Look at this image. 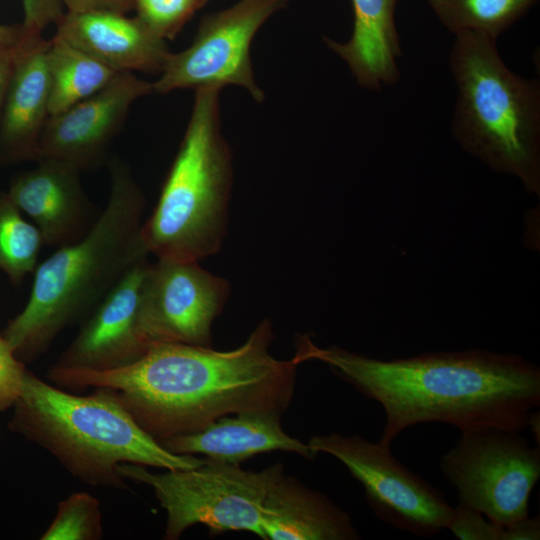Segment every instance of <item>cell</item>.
<instances>
[{"mask_svg":"<svg viewBox=\"0 0 540 540\" xmlns=\"http://www.w3.org/2000/svg\"><path fill=\"white\" fill-rule=\"evenodd\" d=\"M273 325L262 320L239 347L218 351L180 343H152L136 362L111 371L52 366L47 379L71 391L110 389L137 425L156 441L202 429L229 414H282L294 395L295 356L270 353Z\"/></svg>","mask_w":540,"mask_h":540,"instance_id":"1","label":"cell"},{"mask_svg":"<svg viewBox=\"0 0 540 540\" xmlns=\"http://www.w3.org/2000/svg\"><path fill=\"white\" fill-rule=\"evenodd\" d=\"M300 363L316 360L384 409L378 441L390 448L404 429L441 422L461 432L500 428L521 432L540 405V369L514 354L469 350L379 360L338 346L295 343Z\"/></svg>","mask_w":540,"mask_h":540,"instance_id":"2","label":"cell"},{"mask_svg":"<svg viewBox=\"0 0 540 540\" xmlns=\"http://www.w3.org/2000/svg\"><path fill=\"white\" fill-rule=\"evenodd\" d=\"M110 194L79 240L38 264L29 299L3 335L23 363L43 355L67 327L83 322L114 286L150 255L142 239L144 194L130 167L109 162Z\"/></svg>","mask_w":540,"mask_h":540,"instance_id":"3","label":"cell"},{"mask_svg":"<svg viewBox=\"0 0 540 540\" xmlns=\"http://www.w3.org/2000/svg\"><path fill=\"white\" fill-rule=\"evenodd\" d=\"M8 428L49 454L80 482L128 490L118 466L165 470L198 467L207 458L178 455L143 431L106 387L89 395L69 393L28 369Z\"/></svg>","mask_w":540,"mask_h":540,"instance_id":"4","label":"cell"},{"mask_svg":"<svg viewBox=\"0 0 540 540\" xmlns=\"http://www.w3.org/2000/svg\"><path fill=\"white\" fill-rule=\"evenodd\" d=\"M218 88L195 90L191 115L142 239L159 259L198 261L222 247L229 220L232 156L220 126Z\"/></svg>","mask_w":540,"mask_h":540,"instance_id":"5","label":"cell"},{"mask_svg":"<svg viewBox=\"0 0 540 540\" xmlns=\"http://www.w3.org/2000/svg\"><path fill=\"white\" fill-rule=\"evenodd\" d=\"M449 67L457 95L452 130L458 142L494 168L539 183L540 83L511 71L496 40L455 34Z\"/></svg>","mask_w":540,"mask_h":540,"instance_id":"6","label":"cell"},{"mask_svg":"<svg viewBox=\"0 0 540 540\" xmlns=\"http://www.w3.org/2000/svg\"><path fill=\"white\" fill-rule=\"evenodd\" d=\"M118 470L126 480L145 484L154 491L166 512L165 540L179 539L196 524L207 526L213 534L247 531L263 539L265 501L284 473L280 463L252 471L208 458L198 467L163 473L131 463L120 464Z\"/></svg>","mask_w":540,"mask_h":540,"instance_id":"7","label":"cell"},{"mask_svg":"<svg viewBox=\"0 0 540 540\" xmlns=\"http://www.w3.org/2000/svg\"><path fill=\"white\" fill-rule=\"evenodd\" d=\"M458 502L505 526L529 517V498L540 478V448L519 432L482 428L461 432L439 464Z\"/></svg>","mask_w":540,"mask_h":540,"instance_id":"8","label":"cell"},{"mask_svg":"<svg viewBox=\"0 0 540 540\" xmlns=\"http://www.w3.org/2000/svg\"><path fill=\"white\" fill-rule=\"evenodd\" d=\"M307 444L342 462L363 486L374 514L396 529L431 537L447 529L454 508L443 493L391 454L390 448L362 436H312Z\"/></svg>","mask_w":540,"mask_h":540,"instance_id":"9","label":"cell"},{"mask_svg":"<svg viewBox=\"0 0 540 540\" xmlns=\"http://www.w3.org/2000/svg\"><path fill=\"white\" fill-rule=\"evenodd\" d=\"M290 0H239L231 7L205 15L191 45L169 53L153 92L218 88L237 85L254 100L264 99L253 73L250 46L266 20Z\"/></svg>","mask_w":540,"mask_h":540,"instance_id":"10","label":"cell"},{"mask_svg":"<svg viewBox=\"0 0 540 540\" xmlns=\"http://www.w3.org/2000/svg\"><path fill=\"white\" fill-rule=\"evenodd\" d=\"M231 292L228 280L198 261L159 259L144 277L140 323L150 344L211 347L212 326Z\"/></svg>","mask_w":540,"mask_h":540,"instance_id":"11","label":"cell"},{"mask_svg":"<svg viewBox=\"0 0 540 540\" xmlns=\"http://www.w3.org/2000/svg\"><path fill=\"white\" fill-rule=\"evenodd\" d=\"M152 92L151 82L132 72L118 73L94 95L48 118L38 160H61L81 171L101 165L132 105Z\"/></svg>","mask_w":540,"mask_h":540,"instance_id":"12","label":"cell"},{"mask_svg":"<svg viewBox=\"0 0 540 540\" xmlns=\"http://www.w3.org/2000/svg\"><path fill=\"white\" fill-rule=\"evenodd\" d=\"M149 260L133 267L104 297L53 365L111 371L139 360L150 347L140 323L141 291Z\"/></svg>","mask_w":540,"mask_h":540,"instance_id":"13","label":"cell"},{"mask_svg":"<svg viewBox=\"0 0 540 540\" xmlns=\"http://www.w3.org/2000/svg\"><path fill=\"white\" fill-rule=\"evenodd\" d=\"M15 176L7 191L38 228L45 246L62 247L82 238L97 220L80 180L81 170L52 158Z\"/></svg>","mask_w":540,"mask_h":540,"instance_id":"14","label":"cell"},{"mask_svg":"<svg viewBox=\"0 0 540 540\" xmlns=\"http://www.w3.org/2000/svg\"><path fill=\"white\" fill-rule=\"evenodd\" d=\"M48 46L43 34L28 33L18 45L0 116L4 161L38 160L39 140L50 117Z\"/></svg>","mask_w":540,"mask_h":540,"instance_id":"15","label":"cell"},{"mask_svg":"<svg viewBox=\"0 0 540 540\" xmlns=\"http://www.w3.org/2000/svg\"><path fill=\"white\" fill-rule=\"evenodd\" d=\"M55 26V36L118 73H160L170 53L164 39L124 13L65 11Z\"/></svg>","mask_w":540,"mask_h":540,"instance_id":"16","label":"cell"},{"mask_svg":"<svg viewBox=\"0 0 540 540\" xmlns=\"http://www.w3.org/2000/svg\"><path fill=\"white\" fill-rule=\"evenodd\" d=\"M178 455H203L228 464L241 462L264 452H293L306 459L315 453L307 443L288 435L281 425V413L246 411L222 416L200 430L157 441Z\"/></svg>","mask_w":540,"mask_h":540,"instance_id":"17","label":"cell"},{"mask_svg":"<svg viewBox=\"0 0 540 540\" xmlns=\"http://www.w3.org/2000/svg\"><path fill=\"white\" fill-rule=\"evenodd\" d=\"M263 539L355 540L349 515L328 497L284 473L271 487L262 517Z\"/></svg>","mask_w":540,"mask_h":540,"instance_id":"18","label":"cell"},{"mask_svg":"<svg viewBox=\"0 0 540 540\" xmlns=\"http://www.w3.org/2000/svg\"><path fill=\"white\" fill-rule=\"evenodd\" d=\"M397 0H352L353 31L346 43L324 38L349 66L359 85L380 89L397 82L401 47L394 22Z\"/></svg>","mask_w":540,"mask_h":540,"instance_id":"19","label":"cell"},{"mask_svg":"<svg viewBox=\"0 0 540 540\" xmlns=\"http://www.w3.org/2000/svg\"><path fill=\"white\" fill-rule=\"evenodd\" d=\"M47 68L50 116L94 95L118 74L87 52L55 35L49 39Z\"/></svg>","mask_w":540,"mask_h":540,"instance_id":"20","label":"cell"},{"mask_svg":"<svg viewBox=\"0 0 540 540\" xmlns=\"http://www.w3.org/2000/svg\"><path fill=\"white\" fill-rule=\"evenodd\" d=\"M442 24L454 34L483 33L494 40L537 0H428Z\"/></svg>","mask_w":540,"mask_h":540,"instance_id":"21","label":"cell"},{"mask_svg":"<svg viewBox=\"0 0 540 540\" xmlns=\"http://www.w3.org/2000/svg\"><path fill=\"white\" fill-rule=\"evenodd\" d=\"M43 246L38 228L26 220L7 192H0V271L20 285L37 267Z\"/></svg>","mask_w":540,"mask_h":540,"instance_id":"22","label":"cell"},{"mask_svg":"<svg viewBox=\"0 0 540 540\" xmlns=\"http://www.w3.org/2000/svg\"><path fill=\"white\" fill-rule=\"evenodd\" d=\"M103 536L100 501L87 492H75L60 501L55 517L41 540H99Z\"/></svg>","mask_w":540,"mask_h":540,"instance_id":"23","label":"cell"},{"mask_svg":"<svg viewBox=\"0 0 540 540\" xmlns=\"http://www.w3.org/2000/svg\"><path fill=\"white\" fill-rule=\"evenodd\" d=\"M447 529L461 540H535L540 538V520L528 517L514 526H505L458 502Z\"/></svg>","mask_w":540,"mask_h":540,"instance_id":"24","label":"cell"},{"mask_svg":"<svg viewBox=\"0 0 540 540\" xmlns=\"http://www.w3.org/2000/svg\"><path fill=\"white\" fill-rule=\"evenodd\" d=\"M205 3L202 0H133V10L154 34L172 39Z\"/></svg>","mask_w":540,"mask_h":540,"instance_id":"25","label":"cell"},{"mask_svg":"<svg viewBox=\"0 0 540 540\" xmlns=\"http://www.w3.org/2000/svg\"><path fill=\"white\" fill-rule=\"evenodd\" d=\"M27 368L20 361L0 332V411L12 407L17 400Z\"/></svg>","mask_w":540,"mask_h":540,"instance_id":"26","label":"cell"},{"mask_svg":"<svg viewBox=\"0 0 540 540\" xmlns=\"http://www.w3.org/2000/svg\"><path fill=\"white\" fill-rule=\"evenodd\" d=\"M22 3L24 18L21 25L28 34H43L66 11L61 0H22Z\"/></svg>","mask_w":540,"mask_h":540,"instance_id":"27","label":"cell"},{"mask_svg":"<svg viewBox=\"0 0 540 540\" xmlns=\"http://www.w3.org/2000/svg\"><path fill=\"white\" fill-rule=\"evenodd\" d=\"M69 12L112 11L127 14L133 10V0H61Z\"/></svg>","mask_w":540,"mask_h":540,"instance_id":"28","label":"cell"},{"mask_svg":"<svg viewBox=\"0 0 540 540\" xmlns=\"http://www.w3.org/2000/svg\"><path fill=\"white\" fill-rule=\"evenodd\" d=\"M19 43L14 46H0V116Z\"/></svg>","mask_w":540,"mask_h":540,"instance_id":"29","label":"cell"},{"mask_svg":"<svg viewBox=\"0 0 540 540\" xmlns=\"http://www.w3.org/2000/svg\"><path fill=\"white\" fill-rule=\"evenodd\" d=\"M22 25H3L0 24V46L17 45L24 37Z\"/></svg>","mask_w":540,"mask_h":540,"instance_id":"30","label":"cell"},{"mask_svg":"<svg viewBox=\"0 0 540 540\" xmlns=\"http://www.w3.org/2000/svg\"><path fill=\"white\" fill-rule=\"evenodd\" d=\"M527 427L534 435L535 441L539 446L540 443V414L539 411H530L527 418Z\"/></svg>","mask_w":540,"mask_h":540,"instance_id":"31","label":"cell"},{"mask_svg":"<svg viewBox=\"0 0 540 540\" xmlns=\"http://www.w3.org/2000/svg\"><path fill=\"white\" fill-rule=\"evenodd\" d=\"M204 3L207 1V0H202Z\"/></svg>","mask_w":540,"mask_h":540,"instance_id":"32","label":"cell"}]
</instances>
